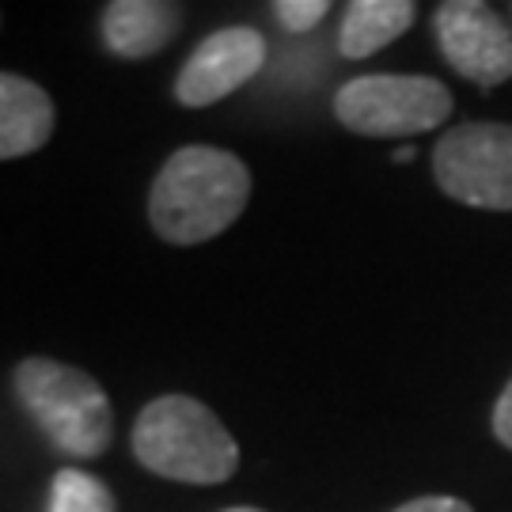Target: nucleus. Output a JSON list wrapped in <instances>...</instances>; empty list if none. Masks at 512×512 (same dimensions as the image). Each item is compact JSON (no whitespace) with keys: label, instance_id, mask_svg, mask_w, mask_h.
I'll return each instance as SVG.
<instances>
[{"label":"nucleus","instance_id":"1","mask_svg":"<svg viewBox=\"0 0 512 512\" xmlns=\"http://www.w3.org/2000/svg\"><path fill=\"white\" fill-rule=\"evenodd\" d=\"M251 198V175L232 152L209 145L179 148L156 175L148 217L152 228L179 247H194L232 228Z\"/></svg>","mask_w":512,"mask_h":512},{"label":"nucleus","instance_id":"2","mask_svg":"<svg viewBox=\"0 0 512 512\" xmlns=\"http://www.w3.org/2000/svg\"><path fill=\"white\" fill-rule=\"evenodd\" d=\"M133 456L160 478L217 486L236 475L239 448L217 414L186 395H164L133 425Z\"/></svg>","mask_w":512,"mask_h":512},{"label":"nucleus","instance_id":"3","mask_svg":"<svg viewBox=\"0 0 512 512\" xmlns=\"http://www.w3.org/2000/svg\"><path fill=\"white\" fill-rule=\"evenodd\" d=\"M16 395L38 429L65 456L95 459L110 448L114 414L107 391L84 368L61 365L50 357H27L16 368Z\"/></svg>","mask_w":512,"mask_h":512},{"label":"nucleus","instance_id":"4","mask_svg":"<svg viewBox=\"0 0 512 512\" xmlns=\"http://www.w3.org/2000/svg\"><path fill=\"white\" fill-rule=\"evenodd\" d=\"M334 114L361 137H414L452 114V92L433 76H357L334 95Z\"/></svg>","mask_w":512,"mask_h":512},{"label":"nucleus","instance_id":"5","mask_svg":"<svg viewBox=\"0 0 512 512\" xmlns=\"http://www.w3.org/2000/svg\"><path fill=\"white\" fill-rule=\"evenodd\" d=\"M433 171L448 198L475 209H512V126L471 122L440 137Z\"/></svg>","mask_w":512,"mask_h":512},{"label":"nucleus","instance_id":"6","mask_svg":"<svg viewBox=\"0 0 512 512\" xmlns=\"http://www.w3.org/2000/svg\"><path fill=\"white\" fill-rule=\"evenodd\" d=\"M440 54L478 88H494L512 76V31L490 4L448 0L437 8Z\"/></svg>","mask_w":512,"mask_h":512},{"label":"nucleus","instance_id":"7","mask_svg":"<svg viewBox=\"0 0 512 512\" xmlns=\"http://www.w3.org/2000/svg\"><path fill=\"white\" fill-rule=\"evenodd\" d=\"M262 61H266V38L255 27H224L186 57L183 73L175 80V99L183 107H213L224 95L243 88L251 76H258Z\"/></svg>","mask_w":512,"mask_h":512},{"label":"nucleus","instance_id":"8","mask_svg":"<svg viewBox=\"0 0 512 512\" xmlns=\"http://www.w3.org/2000/svg\"><path fill=\"white\" fill-rule=\"evenodd\" d=\"M183 27V8L164 0H114L103 8V42L114 57L141 61L160 54Z\"/></svg>","mask_w":512,"mask_h":512},{"label":"nucleus","instance_id":"9","mask_svg":"<svg viewBox=\"0 0 512 512\" xmlns=\"http://www.w3.org/2000/svg\"><path fill=\"white\" fill-rule=\"evenodd\" d=\"M57 110L35 80L0 73V160L31 156L54 137Z\"/></svg>","mask_w":512,"mask_h":512},{"label":"nucleus","instance_id":"10","mask_svg":"<svg viewBox=\"0 0 512 512\" xmlns=\"http://www.w3.org/2000/svg\"><path fill=\"white\" fill-rule=\"evenodd\" d=\"M414 23V4L410 0H357L346 8L342 31H338V50L353 61L372 57L384 50L387 42L403 35Z\"/></svg>","mask_w":512,"mask_h":512},{"label":"nucleus","instance_id":"11","mask_svg":"<svg viewBox=\"0 0 512 512\" xmlns=\"http://www.w3.org/2000/svg\"><path fill=\"white\" fill-rule=\"evenodd\" d=\"M50 512H118L114 494L88 471H57L50 486Z\"/></svg>","mask_w":512,"mask_h":512},{"label":"nucleus","instance_id":"12","mask_svg":"<svg viewBox=\"0 0 512 512\" xmlns=\"http://www.w3.org/2000/svg\"><path fill=\"white\" fill-rule=\"evenodd\" d=\"M327 0H277L274 4V16L281 19V27L285 31H311L315 23H323L327 16Z\"/></svg>","mask_w":512,"mask_h":512},{"label":"nucleus","instance_id":"13","mask_svg":"<svg viewBox=\"0 0 512 512\" xmlns=\"http://www.w3.org/2000/svg\"><path fill=\"white\" fill-rule=\"evenodd\" d=\"M395 512H471V505L459 501V497H418V501H406L403 509Z\"/></svg>","mask_w":512,"mask_h":512},{"label":"nucleus","instance_id":"14","mask_svg":"<svg viewBox=\"0 0 512 512\" xmlns=\"http://www.w3.org/2000/svg\"><path fill=\"white\" fill-rule=\"evenodd\" d=\"M494 433H497V440H501V444H509V448H512V380H509V387L501 391V399H497Z\"/></svg>","mask_w":512,"mask_h":512},{"label":"nucleus","instance_id":"15","mask_svg":"<svg viewBox=\"0 0 512 512\" xmlns=\"http://www.w3.org/2000/svg\"><path fill=\"white\" fill-rule=\"evenodd\" d=\"M395 160H399V164H406V160H414V148H410V145L399 148V152H395Z\"/></svg>","mask_w":512,"mask_h":512},{"label":"nucleus","instance_id":"16","mask_svg":"<svg viewBox=\"0 0 512 512\" xmlns=\"http://www.w3.org/2000/svg\"><path fill=\"white\" fill-rule=\"evenodd\" d=\"M224 512H262V509H224Z\"/></svg>","mask_w":512,"mask_h":512}]
</instances>
